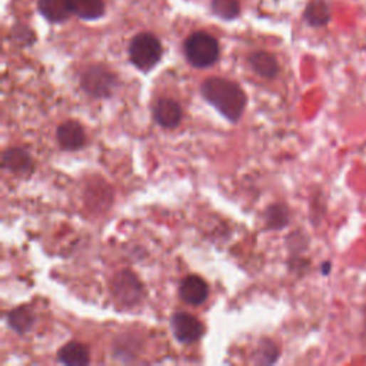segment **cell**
<instances>
[{
  "label": "cell",
  "mask_w": 366,
  "mask_h": 366,
  "mask_svg": "<svg viewBox=\"0 0 366 366\" xmlns=\"http://www.w3.org/2000/svg\"><path fill=\"white\" fill-rule=\"evenodd\" d=\"M179 293L180 298L189 305H202L208 299L209 288L202 278L191 275L182 281Z\"/></svg>",
  "instance_id": "obj_8"
},
{
  "label": "cell",
  "mask_w": 366,
  "mask_h": 366,
  "mask_svg": "<svg viewBox=\"0 0 366 366\" xmlns=\"http://www.w3.org/2000/svg\"><path fill=\"white\" fill-rule=\"evenodd\" d=\"M33 322H35L33 312L29 308H26V306L16 308V309L11 310L9 315H8L9 326L14 330H16L18 333L29 332L32 329V326H33Z\"/></svg>",
  "instance_id": "obj_16"
},
{
  "label": "cell",
  "mask_w": 366,
  "mask_h": 366,
  "mask_svg": "<svg viewBox=\"0 0 366 366\" xmlns=\"http://www.w3.org/2000/svg\"><path fill=\"white\" fill-rule=\"evenodd\" d=\"M113 295L126 306L137 303L142 295V285L132 272H120L113 281Z\"/></svg>",
  "instance_id": "obj_6"
},
{
  "label": "cell",
  "mask_w": 366,
  "mask_h": 366,
  "mask_svg": "<svg viewBox=\"0 0 366 366\" xmlns=\"http://www.w3.org/2000/svg\"><path fill=\"white\" fill-rule=\"evenodd\" d=\"M58 359L63 365L85 366L89 363V350L83 343L69 342L58 352Z\"/></svg>",
  "instance_id": "obj_12"
},
{
  "label": "cell",
  "mask_w": 366,
  "mask_h": 366,
  "mask_svg": "<svg viewBox=\"0 0 366 366\" xmlns=\"http://www.w3.org/2000/svg\"><path fill=\"white\" fill-rule=\"evenodd\" d=\"M218 41L205 32L191 35L185 42V53L188 61L199 69L212 66L219 59Z\"/></svg>",
  "instance_id": "obj_2"
},
{
  "label": "cell",
  "mask_w": 366,
  "mask_h": 366,
  "mask_svg": "<svg viewBox=\"0 0 366 366\" xmlns=\"http://www.w3.org/2000/svg\"><path fill=\"white\" fill-rule=\"evenodd\" d=\"M252 69L262 78L272 79L278 75L279 72V65L278 61L275 59L273 55L268 52H256L249 58Z\"/></svg>",
  "instance_id": "obj_14"
},
{
  "label": "cell",
  "mask_w": 366,
  "mask_h": 366,
  "mask_svg": "<svg viewBox=\"0 0 366 366\" xmlns=\"http://www.w3.org/2000/svg\"><path fill=\"white\" fill-rule=\"evenodd\" d=\"M130 62L140 70L147 72L162 58V45L152 33H140L133 38L129 46Z\"/></svg>",
  "instance_id": "obj_3"
},
{
  "label": "cell",
  "mask_w": 366,
  "mask_h": 366,
  "mask_svg": "<svg viewBox=\"0 0 366 366\" xmlns=\"http://www.w3.org/2000/svg\"><path fill=\"white\" fill-rule=\"evenodd\" d=\"M266 224L271 229H282L289 224V211L285 205H272L266 212Z\"/></svg>",
  "instance_id": "obj_17"
},
{
  "label": "cell",
  "mask_w": 366,
  "mask_h": 366,
  "mask_svg": "<svg viewBox=\"0 0 366 366\" xmlns=\"http://www.w3.org/2000/svg\"><path fill=\"white\" fill-rule=\"evenodd\" d=\"M170 328L180 343H195L204 335V325L201 320L185 312H177L172 316Z\"/></svg>",
  "instance_id": "obj_4"
},
{
  "label": "cell",
  "mask_w": 366,
  "mask_h": 366,
  "mask_svg": "<svg viewBox=\"0 0 366 366\" xmlns=\"http://www.w3.org/2000/svg\"><path fill=\"white\" fill-rule=\"evenodd\" d=\"M305 19L312 28H322L330 22V8L325 0H312L305 11Z\"/></svg>",
  "instance_id": "obj_15"
},
{
  "label": "cell",
  "mask_w": 366,
  "mask_h": 366,
  "mask_svg": "<svg viewBox=\"0 0 366 366\" xmlns=\"http://www.w3.org/2000/svg\"><path fill=\"white\" fill-rule=\"evenodd\" d=\"M330 268H332L330 262H323V265H322V273H323V275H329Z\"/></svg>",
  "instance_id": "obj_20"
},
{
  "label": "cell",
  "mask_w": 366,
  "mask_h": 366,
  "mask_svg": "<svg viewBox=\"0 0 366 366\" xmlns=\"http://www.w3.org/2000/svg\"><path fill=\"white\" fill-rule=\"evenodd\" d=\"M56 137L59 145L66 150H79L86 143V135L80 123L75 120L63 122L58 130Z\"/></svg>",
  "instance_id": "obj_7"
},
{
  "label": "cell",
  "mask_w": 366,
  "mask_h": 366,
  "mask_svg": "<svg viewBox=\"0 0 366 366\" xmlns=\"http://www.w3.org/2000/svg\"><path fill=\"white\" fill-rule=\"evenodd\" d=\"M4 167L12 173L23 174L32 170L33 162L31 155L25 149L14 147L4 153Z\"/></svg>",
  "instance_id": "obj_10"
},
{
  "label": "cell",
  "mask_w": 366,
  "mask_h": 366,
  "mask_svg": "<svg viewBox=\"0 0 366 366\" xmlns=\"http://www.w3.org/2000/svg\"><path fill=\"white\" fill-rule=\"evenodd\" d=\"M41 14L53 23H61L72 15L68 0H39Z\"/></svg>",
  "instance_id": "obj_13"
},
{
  "label": "cell",
  "mask_w": 366,
  "mask_h": 366,
  "mask_svg": "<svg viewBox=\"0 0 366 366\" xmlns=\"http://www.w3.org/2000/svg\"><path fill=\"white\" fill-rule=\"evenodd\" d=\"M279 357V349L278 346L271 342V340H265L259 345V350H258V363H275Z\"/></svg>",
  "instance_id": "obj_19"
},
{
  "label": "cell",
  "mask_w": 366,
  "mask_h": 366,
  "mask_svg": "<svg viewBox=\"0 0 366 366\" xmlns=\"http://www.w3.org/2000/svg\"><path fill=\"white\" fill-rule=\"evenodd\" d=\"M115 85V76L102 68H90L82 78V88L95 98H109Z\"/></svg>",
  "instance_id": "obj_5"
},
{
  "label": "cell",
  "mask_w": 366,
  "mask_h": 366,
  "mask_svg": "<svg viewBox=\"0 0 366 366\" xmlns=\"http://www.w3.org/2000/svg\"><path fill=\"white\" fill-rule=\"evenodd\" d=\"M72 15L85 21L99 19L105 14L103 0H68Z\"/></svg>",
  "instance_id": "obj_11"
},
{
  "label": "cell",
  "mask_w": 366,
  "mask_h": 366,
  "mask_svg": "<svg viewBox=\"0 0 366 366\" xmlns=\"http://www.w3.org/2000/svg\"><path fill=\"white\" fill-rule=\"evenodd\" d=\"M201 90L204 98L228 120L238 122L242 117L246 108V95L235 82L211 78L204 82Z\"/></svg>",
  "instance_id": "obj_1"
},
{
  "label": "cell",
  "mask_w": 366,
  "mask_h": 366,
  "mask_svg": "<svg viewBox=\"0 0 366 366\" xmlns=\"http://www.w3.org/2000/svg\"><path fill=\"white\" fill-rule=\"evenodd\" d=\"M212 11L222 19H235L241 6L238 0H212Z\"/></svg>",
  "instance_id": "obj_18"
},
{
  "label": "cell",
  "mask_w": 366,
  "mask_h": 366,
  "mask_svg": "<svg viewBox=\"0 0 366 366\" xmlns=\"http://www.w3.org/2000/svg\"><path fill=\"white\" fill-rule=\"evenodd\" d=\"M153 115H155L156 122L162 127H166V129L176 127L182 120V109H180L179 103L172 99H167V98L159 99L156 102Z\"/></svg>",
  "instance_id": "obj_9"
}]
</instances>
